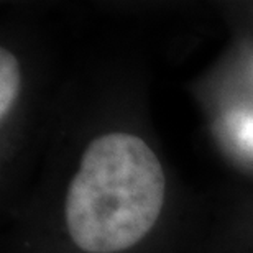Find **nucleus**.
<instances>
[{
    "mask_svg": "<svg viewBox=\"0 0 253 253\" xmlns=\"http://www.w3.org/2000/svg\"><path fill=\"white\" fill-rule=\"evenodd\" d=\"M20 90V68L17 58L5 48L0 49V117H7Z\"/></svg>",
    "mask_w": 253,
    "mask_h": 253,
    "instance_id": "f03ea898",
    "label": "nucleus"
},
{
    "mask_svg": "<svg viewBox=\"0 0 253 253\" xmlns=\"http://www.w3.org/2000/svg\"><path fill=\"white\" fill-rule=\"evenodd\" d=\"M165 186L158 156L140 136H97L84 150L66 196L71 239L89 253L130 249L158 220Z\"/></svg>",
    "mask_w": 253,
    "mask_h": 253,
    "instance_id": "f257e3e1",
    "label": "nucleus"
}]
</instances>
